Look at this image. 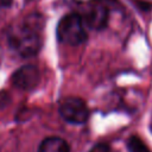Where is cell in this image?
<instances>
[{
  "label": "cell",
  "instance_id": "6da1fadb",
  "mask_svg": "<svg viewBox=\"0 0 152 152\" xmlns=\"http://www.w3.org/2000/svg\"><path fill=\"white\" fill-rule=\"evenodd\" d=\"M42 24L38 18L30 17L23 24L13 27L8 33V42L12 49L21 57H32L42 48Z\"/></svg>",
  "mask_w": 152,
  "mask_h": 152
},
{
  "label": "cell",
  "instance_id": "7a4b0ae2",
  "mask_svg": "<svg viewBox=\"0 0 152 152\" xmlns=\"http://www.w3.org/2000/svg\"><path fill=\"white\" fill-rule=\"evenodd\" d=\"M56 33L61 43L74 46L84 43L88 38L83 19L78 13H70L64 15L57 25Z\"/></svg>",
  "mask_w": 152,
  "mask_h": 152
},
{
  "label": "cell",
  "instance_id": "3957f363",
  "mask_svg": "<svg viewBox=\"0 0 152 152\" xmlns=\"http://www.w3.org/2000/svg\"><path fill=\"white\" fill-rule=\"evenodd\" d=\"M59 115L69 124L82 125L89 118V109L87 103L76 96L65 97L58 107Z\"/></svg>",
  "mask_w": 152,
  "mask_h": 152
},
{
  "label": "cell",
  "instance_id": "277c9868",
  "mask_svg": "<svg viewBox=\"0 0 152 152\" xmlns=\"http://www.w3.org/2000/svg\"><path fill=\"white\" fill-rule=\"evenodd\" d=\"M81 17L84 25H87L91 30L99 31L107 26L109 12L104 5L100 2H90L84 7L83 14Z\"/></svg>",
  "mask_w": 152,
  "mask_h": 152
},
{
  "label": "cell",
  "instance_id": "5b68a950",
  "mask_svg": "<svg viewBox=\"0 0 152 152\" xmlns=\"http://www.w3.org/2000/svg\"><path fill=\"white\" fill-rule=\"evenodd\" d=\"M40 80V74L34 65H24L12 75V83L21 90L34 89Z\"/></svg>",
  "mask_w": 152,
  "mask_h": 152
},
{
  "label": "cell",
  "instance_id": "8992f818",
  "mask_svg": "<svg viewBox=\"0 0 152 152\" xmlns=\"http://www.w3.org/2000/svg\"><path fill=\"white\" fill-rule=\"evenodd\" d=\"M38 152H70V146L59 137H49L40 142Z\"/></svg>",
  "mask_w": 152,
  "mask_h": 152
},
{
  "label": "cell",
  "instance_id": "52a82bcc",
  "mask_svg": "<svg viewBox=\"0 0 152 152\" xmlns=\"http://www.w3.org/2000/svg\"><path fill=\"white\" fill-rule=\"evenodd\" d=\"M127 148L129 152H150L145 142L135 135H132L127 139Z\"/></svg>",
  "mask_w": 152,
  "mask_h": 152
},
{
  "label": "cell",
  "instance_id": "ba28073f",
  "mask_svg": "<svg viewBox=\"0 0 152 152\" xmlns=\"http://www.w3.org/2000/svg\"><path fill=\"white\" fill-rule=\"evenodd\" d=\"M89 152H110V147L106 142H99V144L94 145L89 150Z\"/></svg>",
  "mask_w": 152,
  "mask_h": 152
},
{
  "label": "cell",
  "instance_id": "9c48e42d",
  "mask_svg": "<svg viewBox=\"0 0 152 152\" xmlns=\"http://www.w3.org/2000/svg\"><path fill=\"white\" fill-rule=\"evenodd\" d=\"M11 4H12V0H0L1 6H10Z\"/></svg>",
  "mask_w": 152,
  "mask_h": 152
}]
</instances>
